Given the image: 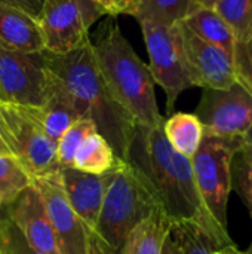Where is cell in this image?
I'll return each instance as SVG.
<instances>
[{"mask_svg":"<svg viewBox=\"0 0 252 254\" xmlns=\"http://www.w3.org/2000/svg\"><path fill=\"white\" fill-rule=\"evenodd\" d=\"M126 162L140 171L159 207L171 222H193L211 232L224 246L233 244L206 210L193 176L192 161L178 153L157 127L137 125Z\"/></svg>","mask_w":252,"mask_h":254,"instance_id":"cell-1","label":"cell"},{"mask_svg":"<svg viewBox=\"0 0 252 254\" xmlns=\"http://www.w3.org/2000/svg\"><path fill=\"white\" fill-rule=\"evenodd\" d=\"M46 67L67 89L80 119H91L120 161L126 162L137 122L117 103L97 64L91 40L68 54L45 51Z\"/></svg>","mask_w":252,"mask_h":254,"instance_id":"cell-2","label":"cell"},{"mask_svg":"<svg viewBox=\"0 0 252 254\" xmlns=\"http://www.w3.org/2000/svg\"><path fill=\"white\" fill-rule=\"evenodd\" d=\"M91 43L111 94L137 125L151 128L163 124L165 118L157 107L150 68L132 49L117 24L104 22L97 40Z\"/></svg>","mask_w":252,"mask_h":254,"instance_id":"cell-3","label":"cell"},{"mask_svg":"<svg viewBox=\"0 0 252 254\" xmlns=\"http://www.w3.org/2000/svg\"><path fill=\"white\" fill-rule=\"evenodd\" d=\"M156 210H162L149 185L129 162L110 173V182L102 199L95 243L98 254H119L131 231Z\"/></svg>","mask_w":252,"mask_h":254,"instance_id":"cell-4","label":"cell"},{"mask_svg":"<svg viewBox=\"0 0 252 254\" xmlns=\"http://www.w3.org/2000/svg\"><path fill=\"white\" fill-rule=\"evenodd\" d=\"M245 138L220 137L203 131L192 161L201 198L212 219L227 231V204L232 190V162Z\"/></svg>","mask_w":252,"mask_h":254,"instance_id":"cell-5","label":"cell"},{"mask_svg":"<svg viewBox=\"0 0 252 254\" xmlns=\"http://www.w3.org/2000/svg\"><path fill=\"white\" fill-rule=\"evenodd\" d=\"M143 37L150 58V73L166 95V110L171 113L178 97L195 88L184 57L178 24L162 25L151 21H140Z\"/></svg>","mask_w":252,"mask_h":254,"instance_id":"cell-6","label":"cell"},{"mask_svg":"<svg viewBox=\"0 0 252 254\" xmlns=\"http://www.w3.org/2000/svg\"><path fill=\"white\" fill-rule=\"evenodd\" d=\"M104 16L94 0H43L37 16L45 51L68 54L85 46L89 28Z\"/></svg>","mask_w":252,"mask_h":254,"instance_id":"cell-7","label":"cell"},{"mask_svg":"<svg viewBox=\"0 0 252 254\" xmlns=\"http://www.w3.org/2000/svg\"><path fill=\"white\" fill-rule=\"evenodd\" d=\"M49 85L45 51L27 52L0 42V100L16 106H42Z\"/></svg>","mask_w":252,"mask_h":254,"instance_id":"cell-8","label":"cell"},{"mask_svg":"<svg viewBox=\"0 0 252 254\" xmlns=\"http://www.w3.org/2000/svg\"><path fill=\"white\" fill-rule=\"evenodd\" d=\"M0 121L10 153L33 177L61 168L56 161V143L37 128L16 104L0 100Z\"/></svg>","mask_w":252,"mask_h":254,"instance_id":"cell-9","label":"cell"},{"mask_svg":"<svg viewBox=\"0 0 252 254\" xmlns=\"http://www.w3.org/2000/svg\"><path fill=\"white\" fill-rule=\"evenodd\" d=\"M33 185L43 198L58 254H98L94 235L65 196L59 170L33 177Z\"/></svg>","mask_w":252,"mask_h":254,"instance_id":"cell-10","label":"cell"},{"mask_svg":"<svg viewBox=\"0 0 252 254\" xmlns=\"http://www.w3.org/2000/svg\"><path fill=\"white\" fill-rule=\"evenodd\" d=\"M195 115L205 132L245 138L252 127V94L241 82L226 89L205 88Z\"/></svg>","mask_w":252,"mask_h":254,"instance_id":"cell-11","label":"cell"},{"mask_svg":"<svg viewBox=\"0 0 252 254\" xmlns=\"http://www.w3.org/2000/svg\"><path fill=\"white\" fill-rule=\"evenodd\" d=\"M178 31L195 86L202 89H226L239 82L235 61L230 54L212 43L202 40L183 22L178 24Z\"/></svg>","mask_w":252,"mask_h":254,"instance_id":"cell-12","label":"cell"},{"mask_svg":"<svg viewBox=\"0 0 252 254\" xmlns=\"http://www.w3.org/2000/svg\"><path fill=\"white\" fill-rule=\"evenodd\" d=\"M3 210L4 216L36 250L45 254H58L43 198L33 182Z\"/></svg>","mask_w":252,"mask_h":254,"instance_id":"cell-13","label":"cell"},{"mask_svg":"<svg viewBox=\"0 0 252 254\" xmlns=\"http://www.w3.org/2000/svg\"><path fill=\"white\" fill-rule=\"evenodd\" d=\"M59 174L71 208L95 238V229L98 225L102 199L110 182V173L97 176L79 171L73 167H61Z\"/></svg>","mask_w":252,"mask_h":254,"instance_id":"cell-14","label":"cell"},{"mask_svg":"<svg viewBox=\"0 0 252 254\" xmlns=\"http://www.w3.org/2000/svg\"><path fill=\"white\" fill-rule=\"evenodd\" d=\"M49 71V70H48ZM21 112L40 128L50 140L58 143L64 132L79 121L76 107L61 83V80L49 71V85L42 106H18Z\"/></svg>","mask_w":252,"mask_h":254,"instance_id":"cell-15","label":"cell"},{"mask_svg":"<svg viewBox=\"0 0 252 254\" xmlns=\"http://www.w3.org/2000/svg\"><path fill=\"white\" fill-rule=\"evenodd\" d=\"M0 42L13 49L45 51L43 37L36 18L0 1Z\"/></svg>","mask_w":252,"mask_h":254,"instance_id":"cell-16","label":"cell"},{"mask_svg":"<svg viewBox=\"0 0 252 254\" xmlns=\"http://www.w3.org/2000/svg\"><path fill=\"white\" fill-rule=\"evenodd\" d=\"M220 247H224V244L201 225L172 222L162 254H212Z\"/></svg>","mask_w":252,"mask_h":254,"instance_id":"cell-17","label":"cell"},{"mask_svg":"<svg viewBox=\"0 0 252 254\" xmlns=\"http://www.w3.org/2000/svg\"><path fill=\"white\" fill-rule=\"evenodd\" d=\"M171 223L162 210H156L131 231L119 254H162Z\"/></svg>","mask_w":252,"mask_h":254,"instance_id":"cell-18","label":"cell"},{"mask_svg":"<svg viewBox=\"0 0 252 254\" xmlns=\"http://www.w3.org/2000/svg\"><path fill=\"white\" fill-rule=\"evenodd\" d=\"M183 24L202 40L212 43L233 57L236 39L227 22L214 10L206 7H195Z\"/></svg>","mask_w":252,"mask_h":254,"instance_id":"cell-19","label":"cell"},{"mask_svg":"<svg viewBox=\"0 0 252 254\" xmlns=\"http://www.w3.org/2000/svg\"><path fill=\"white\" fill-rule=\"evenodd\" d=\"M163 132L169 144L189 159L195 156L203 138V127L195 113L171 115L163 121Z\"/></svg>","mask_w":252,"mask_h":254,"instance_id":"cell-20","label":"cell"},{"mask_svg":"<svg viewBox=\"0 0 252 254\" xmlns=\"http://www.w3.org/2000/svg\"><path fill=\"white\" fill-rule=\"evenodd\" d=\"M119 164L120 159L116 156L107 140L98 132L91 134L80 144L73 159V168L97 176L111 173Z\"/></svg>","mask_w":252,"mask_h":254,"instance_id":"cell-21","label":"cell"},{"mask_svg":"<svg viewBox=\"0 0 252 254\" xmlns=\"http://www.w3.org/2000/svg\"><path fill=\"white\" fill-rule=\"evenodd\" d=\"M192 0H141L134 18L151 21L162 25H175L183 22L193 10Z\"/></svg>","mask_w":252,"mask_h":254,"instance_id":"cell-22","label":"cell"},{"mask_svg":"<svg viewBox=\"0 0 252 254\" xmlns=\"http://www.w3.org/2000/svg\"><path fill=\"white\" fill-rule=\"evenodd\" d=\"M31 182L33 176L13 155H0V210L9 205Z\"/></svg>","mask_w":252,"mask_h":254,"instance_id":"cell-23","label":"cell"},{"mask_svg":"<svg viewBox=\"0 0 252 254\" xmlns=\"http://www.w3.org/2000/svg\"><path fill=\"white\" fill-rule=\"evenodd\" d=\"M214 10L227 22L236 43L252 37V0H218Z\"/></svg>","mask_w":252,"mask_h":254,"instance_id":"cell-24","label":"cell"},{"mask_svg":"<svg viewBox=\"0 0 252 254\" xmlns=\"http://www.w3.org/2000/svg\"><path fill=\"white\" fill-rule=\"evenodd\" d=\"M232 188L247 204L252 217V144L244 141L232 162ZM245 254H252V241Z\"/></svg>","mask_w":252,"mask_h":254,"instance_id":"cell-25","label":"cell"},{"mask_svg":"<svg viewBox=\"0 0 252 254\" xmlns=\"http://www.w3.org/2000/svg\"><path fill=\"white\" fill-rule=\"evenodd\" d=\"M95 132L98 131L91 119L76 121L56 143V161L59 167H73V159L77 149L91 134Z\"/></svg>","mask_w":252,"mask_h":254,"instance_id":"cell-26","label":"cell"},{"mask_svg":"<svg viewBox=\"0 0 252 254\" xmlns=\"http://www.w3.org/2000/svg\"><path fill=\"white\" fill-rule=\"evenodd\" d=\"M0 254H45L36 250L18 228L3 214L0 216Z\"/></svg>","mask_w":252,"mask_h":254,"instance_id":"cell-27","label":"cell"},{"mask_svg":"<svg viewBox=\"0 0 252 254\" xmlns=\"http://www.w3.org/2000/svg\"><path fill=\"white\" fill-rule=\"evenodd\" d=\"M233 61L239 82L252 94V37L245 43H236Z\"/></svg>","mask_w":252,"mask_h":254,"instance_id":"cell-28","label":"cell"},{"mask_svg":"<svg viewBox=\"0 0 252 254\" xmlns=\"http://www.w3.org/2000/svg\"><path fill=\"white\" fill-rule=\"evenodd\" d=\"M104 15L119 16V15H131L134 16L141 0H94Z\"/></svg>","mask_w":252,"mask_h":254,"instance_id":"cell-29","label":"cell"},{"mask_svg":"<svg viewBox=\"0 0 252 254\" xmlns=\"http://www.w3.org/2000/svg\"><path fill=\"white\" fill-rule=\"evenodd\" d=\"M0 1L9 4V6H13L36 19H37V16L42 10V4H43V0H0Z\"/></svg>","mask_w":252,"mask_h":254,"instance_id":"cell-30","label":"cell"},{"mask_svg":"<svg viewBox=\"0 0 252 254\" xmlns=\"http://www.w3.org/2000/svg\"><path fill=\"white\" fill-rule=\"evenodd\" d=\"M212 254H245V252H241L235 244H229V246L217 249Z\"/></svg>","mask_w":252,"mask_h":254,"instance_id":"cell-31","label":"cell"},{"mask_svg":"<svg viewBox=\"0 0 252 254\" xmlns=\"http://www.w3.org/2000/svg\"><path fill=\"white\" fill-rule=\"evenodd\" d=\"M218 0H192L193 7H206V9H214Z\"/></svg>","mask_w":252,"mask_h":254,"instance_id":"cell-32","label":"cell"},{"mask_svg":"<svg viewBox=\"0 0 252 254\" xmlns=\"http://www.w3.org/2000/svg\"><path fill=\"white\" fill-rule=\"evenodd\" d=\"M0 155H12L6 141H4V137H3V128H1V121H0Z\"/></svg>","mask_w":252,"mask_h":254,"instance_id":"cell-33","label":"cell"},{"mask_svg":"<svg viewBox=\"0 0 252 254\" xmlns=\"http://www.w3.org/2000/svg\"><path fill=\"white\" fill-rule=\"evenodd\" d=\"M245 141H248V143H251L252 144V127H251V129L248 131V134L245 135Z\"/></svg>","mask_w":252,"mask_h":254,"instance_id":"cell-34","label":"cell"}]
</instances>
